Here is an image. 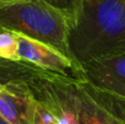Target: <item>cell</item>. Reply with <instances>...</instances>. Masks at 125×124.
Masks as SVG:
<instances>
[{
    "instance_id": "5b68a950",
    "label": "cell",
    "mask_w": 125,
    "mask_h": 124,
    "mask_svg": "<svg viewBox=\"0 0 125 124\" xmlns=\"http://www.w3.org/2000/svg\"><path fill=\"white\" fill-rule=\"evenodd\" d=\"M18 54L21 61L83 80L81 69L68 57L46 44L21 34H18Z\"/></svg>"
},
{
    "instance_id": "8fae6325",
    "label": "cell",
    "mask_w": 125,
    "mask_h": 124,
    "mask_svg": "<svg viewBox=\"0 0 125 124\" xmlns=\"http://www.w3.org/2000/svg\"><path fill=\"white\" fill-rule=\"evenodd\" d=\"M34 124H57V122L51 115L50 112L46 111L41 105L36 104V114H35Z\"/></svg>"
},
{
    "instance_id": "9a60e30c",
    "label": "cell",
    "mask_w": 125,
    "mask_h": 124,
    "mask_svg": "<svg viewBox=\"0 0 125 124\" xmlns=\"http://www.w3.org/2000/svg\"><path fill=\"white\" fill-rule=\"evenodd\" d=\"M1 88H2V86H1V85H0V89H1Z\"/></svg>"
},
{
    "instance_id": "8992f818",
    "label": "cell",
    "mask_w": 125,
    "mask_h": 124,
    "mask_svg": "<svg viewBox=\"0 0 125 124\" xmlns=\"http://www.w3.org/2000/svg\"><path fill=\"white\" fill-rule=\"evenodd\" d=\"M36 102L22 86L3 85L0 89V116L10 124H34Z\"/></svg>"
},
{
    "instance_id": "4fadbf2b",
    "label": "cell",
    "mask_w": 125,
    "mask_h": 124,
    "mask_svg": "<svg viewBox=\"0 0 125 124\" xmlns=\"http://www.w3.org/2000/svg\"><path fill=\"white\" fill-rule=\"evenodd\" d=\"M0 124H10V123H8L6 120H3V119L0 116Z\"/></svg>"
},
{
    "instance_id": "52a82bcc",
    "label": "cell",
    "mask_w": 125,
    "mask_h": 124,
    "mask_svg": "<svg viewBox=\"0 0 125 124\" xmlns=\"http://www.w3.org/2000/svg\"><path fill=\"white\" fill-rule=\"evenodd\" d=\"M77 116L79 124H123L98 104L83 89L79 81L77 98Z\"/></svg>"
},
{
    "instance_id": "6da1fadb",
    "label": "cell",
    "mask_w": 125,
    "mask_h": 124,
    "mask_svg": "<svg viewBox=\"0 0 125 124\" xmlns=\"http://www.w3.org/2000/svg\"><path fill=\"white\" fill-rule=\"evenodd\" d=\"M68 45L80 69L98 57L125 52V0H82Z\"/></svg>"
},
{
    "instance_id": "3957f363",
    "label": "cell",
    "mask_w": 125,
    "mask_h": 124,
    "mask_svg": "<svg viewBox=\"0 0 125 124\" xmlns=\"http://www.w3.org/2000/svg\"><path fill=\"white\" fill-rule=\"evenodd\" d=\"M0 26L46 44L73 61L68 21L43 0H22L0 6Z\"/></svg>"
},
{
    "instance_id": "ba28073f",
    "label": "cell",
    "mask_w": 125,
    "mask_h": 124,
    "mask_svg": "<svg viewBox=\"0 0 125 124\" xmlns=\"http://www.w3.org/2000/svg\"><path fill=\"white\" fill-rule=\"evenodd\" d=\"M81 85L87 93L103 109H105L111 115L125 124V98L116 94L110 93L108 91L98 89L91 86L87 81L81 80Z\"/></svg>"
},
{
    "instance_id": "7a4b0ae2",
    "label": "cell",
    "mask_w": 125,
    "mask_h": 124,
    "mask_svg": "<svg viewBox=\"0 0 125 124\" xmlns=\"http://www.w3.org/2000/svg\"><path fill=\"white\" fill-rule=\"evenodd\" d=\"M79 81L28 62L0 58V85L14 83L25 88L36 104L50 112L57 124H79L77 116Z\"/></svg>"
},
{
    "instance_id": "9c48e42d",
    "label": "cell",
    "mask_w": 125,
    "mask_h": 124,
    "mask_svg": "<svg viewBox=\"0 0 125 124\" xmlns=\"http://www.w3.org/2000/svg\"><path fill=\"white\" fill-rule=\"evenodd\" d=\"M51 7L55 8L66 18L69 29L75 25L80 13L82 0H43Z\"/></svg>"
},
{
    "instance_id": "7c38bea8",
    "label": "cell",
    "mask_w": 125,
    "mask_h": 124,
    "mask_svg": "<svg viewBox=\"0 0 125 124\" xmlns=\"http://www.w3.org/2000/svg\"><path fill=\"white\" fill-rule=\"evenodd\" d=\"M18 1H22V0H0V6H2V4L13 3V2H18Z\"/></svg>"
},
{
    "instance_id": "5bb4252c",
    "label": "cell",
    "mask_w": 125,
    "mask_h": 124,
    "mask_svg": "<svg viewBox=\"0 0 125 124\" xmlns=\"http://www.w3.org/2000/svg\"><path fill=\"white\" fill-rule=\"evenodd\" d=\"M1 31H3V29H2L1 26H0V32H1Z\"/></svg>"
},
{
    "instance_id": "277c9868",
    "label": "cell",
    "mask_w": 125,
    "mask_h": 124,
    "mask_svg": "<svg viewBox=\"0 0 125 124\" xmlns=\"http://www.w3.org/2000/svg\"><path fill=\"white\" fill-rule=\"evenodd\" d=\"M81 69L83 80L91 86L125 98V52L98 57Z\"/></svg>"
},
{
    "instance_id": "30bf717a",
    "label": "cell",
    "mask_w": 125,
    "mask_h": 124,
    "mask_svg": "<svg viewBox=\"0 0 125 124\" xmlns=\"http://www.w3.org/2000/svg\"><path fill=\"white\" fill-rule=\"evenodd\" d=\"M0 58L7 61H21L18 54V34L12 31L0 32Z\"/></svg>"
}]
</instances>
